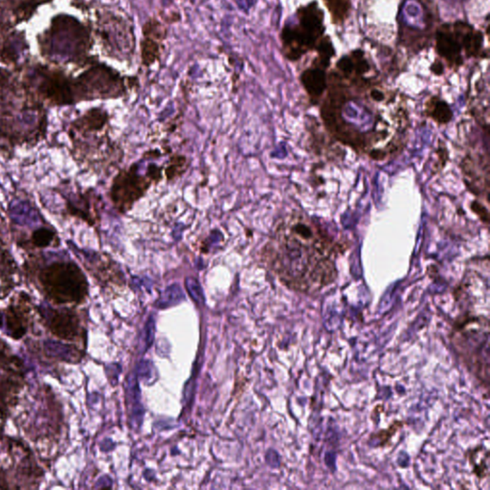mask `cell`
Here are the masks:
<instances>
[{
	"label": "cell",
	"instance_id": "cell-20",
	"mask_svg": "<svg viewBox=\"0 0 490 490\" xmlns=\"http://www.w3.org/2000/svg\"><path fill=\"white\" fill-rule=\"evenodd\" d=\"M56 235L52 230L39 228L32 235V243L37 248H47L54 243Z\"/></svg>",
	"mask_w": 490,
	"mask_h": 490
},
{
	"label": "cell",
	"instance_id": "cell-3",
	"mask_svg": "<svg viewBox=\"0 0 490 490\" xmlns=\"http://www.w3.org/2000/svg\"><path fill=\"white\" fill-rule=\"evenodd\" d=\"M37 42L45 63L60 68L82 69L97 57L91 55L95 44L92 24L66 13L51 18L48 27L37 35Z\"/></svg>",
	"mask_w": 490,
	"mask_h": 490
},
{
	"label": "cell",
	"instance_id": "cell-17",
	"mask_svg": "<svg viewBox=\"0 0 490 490\" xmlns=\"http://www.w3.org/2000/svg\"><path fill=\"white\" fill-rule=\"evenodd\" d=\"M54 314L55 316H51V325L56 334L66 336L64 338H69V336L76 333L78 326L73 316L69 315V313L58 312H54Z\"/></svg>",
	"mask_w": 490,
	"mask_h": 490
},
{
	"label": "cell",
	"instance_id": "cell-13",
	"mask_svg": "<svg viewBox=\"0 0 490 490\" xmlns=\"http://www.w3.org/2000/svg\"><path fill=\"white\" fill-rule=\"evenodd\" d=\"M55 0H0V23L17 28L32 20L39 8Z\"/></svg>",
	"mask_w": 490,
	"mask_h": 490
},
{
	"label": "cell",
	"instance_id": "cell-10",
	"mask_svg": "<svg viewBox=\"0 0 490 490\" xmlns=\"http://www.w3.org/2000/svg\"><path fill=\"white\" fill-rule=\"evenodd\" d=\"M168 36V23L157 16L147 18L142 26V37L139 42L140 61L144 68H152L161 61Z\"/></svg>",
	"mask_w": 490,
	"mask_h": 490
},
{
	"label": "cell",
	"instance_id": "cell-2",
	"mask_svg": "<svg viewBox=\"0 0 490 490\" xmlns=\"http://www.w3.org/2000/svg\"><path fill=\"white\" fill-rule=\"evenodd\" d=\"M341 249L322 224L294 211L277 222L259 256L288 288L316 293L336 279Z\"/></svg>",
	"mask_w": 490,
	"mask_h": 490
},
{
	"label": "cell",
	"instance_id": "cell-6",
	"mask_svg": "<svg viewBox=\"0 0 490 490\" xmlns=\"http://www.w3.org/2000/svg\"><path fill=\"white\" fill-rule=\"evenodd\" d=\"M91 24L104 55L120 63L133 61L136 53L135 28L128 16L109 8H101L95 11V21Z\"/></svg>",
	"mask_w": 490,
	"mask_h": 490
},
{
	"label": "cell",
	"instance_id": "cell-21",
	"mask_svg": "<svg viewBox=\"0 0 490 490\" xmlns=\"http://www.w3.org/2000/svg\"><path fill=\"white\" fill-rule=\"evenodd\" d=\"M47 345L48 352L53 356H56V357L63 358V360H76L77 358L78 352L72 349V348L54 342H48Z\"/></svg>",
	"mask_w": 490,
	"mask_h": 490
},
{
	"label": "cell",
	"instance_id": "cell-16",
	"mask_svg": "<svg viewBox=\"0 0 490 490\" xmlns=\"http://www.w3.org/2000/svg\"><path fill=\"white\" fill-rule=\"evenodd\" d=\"M424 114L439 125L448 124L453 117V112L449 104L438 96L428 99L424 106Z\"/></svg>",
	"mask_w": 490,
	"mask_h": 490
},
{
	"label": "cell",
	"instance_id": "cell-23",
	"mask_svg": "<svg viewBox=\"0 0 490 490\" xmlns=\"http://www.w3.org/2000/svg\"><path fill=\"white\" fill-rule=\"evenodd\" d=\"M152 367L151 366V363L145 361V362H142L140 366H139L138 374L139 376L146 377V379H149V377L152 376Z\"/></svg>",
	"mask_w": 490,
	"mask_h": 490
},
{
	"label": "cell",
	"instance_id": "cell-15",
	"mask_svg": "<svg viewBox=\"0 0 490 490\" xmlns=\"http://www.w3.org/2000/svg\"><path fill=\"white\" fill-rule=\"evenodd\" d=\"M336 68L341 74L339 76L345 79V81L356 85H364V82H368L364 77L369 71V64L362 51H353L340 59L336 63Z\"/></svg>",
	"mask_w": 490,
	"mask_h": 490
},
{
	"label": "cell",
	"instance_id": "cell-9",
	"mask_svg": "<svg viewBox=\"0 0 490 490\" xmlns=\"http://www.w3.org/2000/svg\"><path fill=\"white\" fill-rule=\"evenodd\" d=\"M39 279L48 295L59 302H81L87 296V278L74 262H55L42 270Z\"/></svg>",
	"mask_w": 490,
	"mask_h": 490
},
{
	"label": "cell",
	"instance_id": "cell-14",
	"mask_svg": "<svg viewBox=\"0 0 490 490\" xmlns=\"http://www.w3.org/2000/svg\"><path fill=\"white\" fill-rule=\"evenodd\" d=\"M331 61L323 60L319 57L315 59L312 66L305 69L300 75V82L305 88L310 100L318 104L322 100L328 87V69Z\"/></svg>",
	"mask_w": 490,
	"mask_h": 490
},
{
	"label": "cell",
	"instance_id": "cell-8",
	"mask_svg": "<svg viewBox=\"0 0 490 490\" xmlns=\"http://www.w3.org/2000/svg\"><path fill=\"white\" fill-rule=\"evenodd\" d=\"M163 176V168L155 164L149 165L144 175L139 171L136 164L118 171L109 192L112 204L118 213L122 215L128 213L135 203L147 195L152 186L162 180Z\"/></svg>",
	"mask_w": 490,
	"mask_h": 490
},
{
	"label": "cell",
	"instance_id": "cell-5",
	"mask_svg": "<svg viewBox=\"0 0 490 490\" xmlns=\"http://www.w3.org/2000/svg\"><path fill=\"white\" fill-rule=\"evenodd\" d=\"M295 16L296 23H286L280 34L283 56L293 63L316 50L326 30L324 11L316 1L300 7Z\"/></svg>",
	"mask_w": 490,
	"mask_h": 490
},
{
	"label": "cell",
	"instance_id": "cell-4",
	"mask_svg": "<svg viewBox=\"0 0 490 490\" xmlns=\"http://www.w3.org/2000/svg\"><path fill=\"white\" fill-rule=\"evenodd\" d=\"M73 77L76 103L124 98L137 87L135 76H127L96 57Z\"/></svg>",
	"mask_w": 490,
	"mask_h": 490
},
{
	"label": "cell",
	"instance_id": "cell-12",
	"mask_svg": "<svg viewBox=\"0 0 490 490\" xmlns=\"http://www.w3.org/2000/svg\"><path fill=\"white\" fill-rule=\"evenodd\" d=\"M463 179L467 188L477 197H483L489 202V152L468 154L462 162Z\"/></svg>",
	"mask_w": 490,
	"mask_h": 490
},
{
	"label": "cell",
	"instance_id": "cell-22",
	"mask_svg": "<svg viewBox=\"0 0 490 490\" xmlns=\"http://www.w3.org/2000/svg\"><path fill=\"white\" fill-rule=\"evenodd\" d=\"M154 321L152 318L148 321L147 323L146 328H145V344L147 347L151 346L152 340H154Z\"/></svg>",
	"mask_w": 490,
	"mask_h": 490
},
{
	"label": "cell",
	"instance_id": "cell-11",
	"mask_svg": "<svg viewBox=\"0 0 490 490\" xmlns=\"http://www.w3.org/2000/svg\"><path fill=\"white\" fill-rule=\"evenodd\" d=\"M25 32L0 23V63L18 68L30 61Z\"/></svg>",
	"mask_w": 490,
	"mask_h": 490
},
{
	"label": "cell",
	"instance_id": "cell-24",
	"mask_svg": "<svg viewBox=\"0 0 490 490\" xmlns=\"http://www.w3.org/2000/svg\"><path fill=\"white\" fill-rule=\"evenodd\" d=\"M443 66L440 63H436L431 68V71L434 72L436 75H441L443 73Z\"/></svg>",
	"mask_w": 490,
	"mask_h": 490
},
{
	"label": "cell",
	"instance_id": "cell-19",
	"mask_svg": "<svg viewBox=\"0 0 490 490\" xmlns=\"http://www.w3.org/2000/svg\"><path fill=\"white\" fill-rule=\"evenodd\" d=\"M189 168L188 157L183 154H173L165 166V176L168 181L180 178Z\"/></svg>",
	"mask_w": 490,
	"mask_h": 490
},
{
	"label": "cell",
	"instance_id": "cell-7",
	"mask_svg": "<svg viewBox=\"0 0 490 490\" xmlns=\"http://www.w3.org/2000/svg\"><path fill=\"white\" fill-rule=\"evenodd\" d=\"M484 35L473 26L463 21L441 25L436 34V50L449 68H459L465 59L476 58L482 54Z\"/></svg>",
	"mask_w": 490,
	"mask_h": 490
},
{
	"label": "cell",
	"instance_id": "cell-1",
	"mask_svg": "<svg viewBox=\"0 0 490 490\" xmlns=\"http://www.w3.org/2000/svg\"><path fill=\"white\" fill-rule=\"evenodd\" d=\"M321 116L337 141L376 161L398 154L408 139L405 104L395 95L374 87L356 98L339 75L328 79Z\"/></svg>",
	"mask_w": 490,
	"mask_h": 490
},
{
	"label": "cell",
	"instance_id": "cell-18",
	"mask_svg": "<svg viewBox=\"0 0 490 490\" xmlns=\"http://www.w3.org/2000/svg\"><path fill=\"white\" fill-rule=\"evenodd\" d=\"M324 4L331 15V23L339 25L350 17L352 0H323Z\"/></svg>",
	"mask_w": 490,
	"mask_h": 490
}]
</instances>
